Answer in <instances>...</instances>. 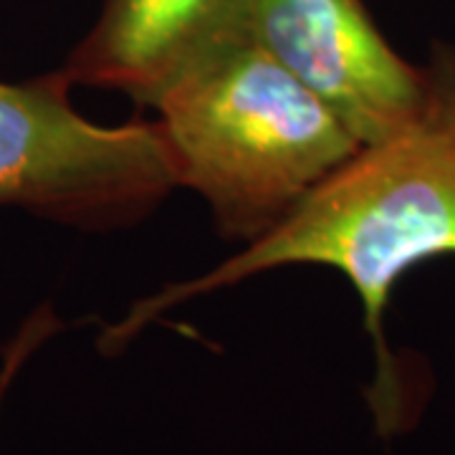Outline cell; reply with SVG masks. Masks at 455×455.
Here are the masks:
<instances>
[{
  "mask_svg": "<svg viewBox=\"0 0 455 455\" xmlns=\"http://www.w3.org/2000/svg\"><path fill=\"white\" fill-rule=\"evenodd\" d=\"M61 322L56 319V314L49 307L36 309L18 329V334L11 339V344L3 352V364H0V405L8 387L13 385V379L20 372V367L26 364V359L31 357L33 352L44 344V341L53 337L59 331Z\"/></svg>",
  "mask_w": 455,
  "mask_h": 455,
  "instance_id": "8992f818",
  "label": "cell"
},
{
  "mask_svg": "<svg viewBox=\"0 0 455 455\" xmlns=\"http://www.w3.org/2000/svg\"><path fill=\"white\" fill-rule=\"evenodd\" d=\"M256 38L362 147L420 109L425 66L392 49L362 0H256Z\"/></svg>",
  "mask_w": 455,
  "mask_h": 455,
  "instance_id": "277c9868",
  "label": "cell"
},
{
  "mask_svg": "<svg viewBox=\"0 0 455 455\" xmlns=\"http://www.w3.org/2000/svg\"><path fill=\"white\" fill-rule=\"evenodd\" d=\"M152 109L178 188L203 197L218 233L243 245L283 223L362 147L259 38L196 66Z\"/></svg>",
  "mask_w": 455,
  "mask_h": 455,
  "instance_id": "7a4b0ae2",
  "label": "cell"
},
{
  "mask_svg": "<svg viewBox=\"0 0 455 455\" xmlns=\"http://www.w3.org/2000/svg\"><path fill=\"white\" fill-rule=\"evenodd\" d=\"M253 38L256 0H104L59 68L74 86L155 107L180 76Z\"/></svg>",
  "mask_w": 455,
  "mask_h": 455,
  "instance_id": "5b68a950",
  "label": "cell"
},
{
  "mask_svg": "<svg viewBox=\"0 0 455 455\" xmlns=\"http://www.w3.org/2000/svg\"><path fill=\"white\" fill-rule=\"evenodd\" d=\"M71 89L61 68L0 82V208L74 230L134 226L178 188L160 127L97 124Z\"/></svg>",
  "mask_w": 455,
  "mask_h": 455,
  "instance_id": "3957f363",
  "label": "cell"
},
{
  "mask_svg": "<svg viewBox=\"0 0 455 455\" xmlns=\"http://www.w3.org/2000/svg\"><path fill=\"white\" fill-rule=\"evenodd\" d=\"M420 109L390 137L359 147L271 233L208 274L164 286L107 326L99 347L119 352L149 322L188 299L286 266H326L352 283L372 337L370 403L379 435L397 433L407 395L385 337L397 283L420 263L455 256V44L435 41Z\"/></svg>",
  "mask_w": 455,
  "mask_h": 455,
  "instance_id": "6da1fadb",
  "label": "cell"
}]
</instances>
